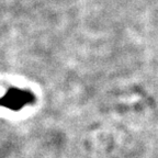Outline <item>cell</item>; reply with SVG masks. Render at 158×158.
Instances as JSON below:
<instances>
[{"label": "cell", "mask_w": 158, "mask_h": 158, "mask_svg": "<svg viewBox=\"0 0 158 158\" xmlns=\"http://www.w3.org/2000/svg\"><path fill=\"white\" fill-rule=\"evenodd\" d=\"M35 101V97L29 90L11 87L0 98V106H5L10 110H20L27 104H32Z\"/></svg>", "instance_id": "6da1fadb"}]
</instances>
